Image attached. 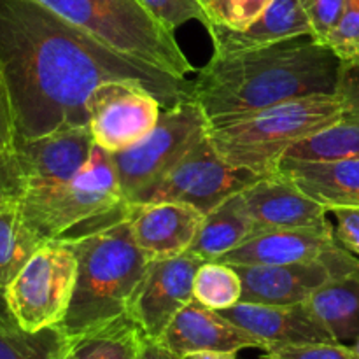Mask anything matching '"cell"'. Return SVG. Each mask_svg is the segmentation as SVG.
Returning a JSON list of instances; mask_svg holds the SVG:
<instances>
[{
	"label": "cell",
	"mask_w": 359,
	"mask_h": 359,
	"mask_svg": "<svg viewBox=\"0 0 359 359\" xmlns=\"http://www.w3.org/2000/svg\"><path fill=\"white\" fill-rule=\"evenodd\" d=\"M262 175L231 167L214 149L209 135L160 182L140 193L132 205L151 202H179L205 216L219 203L242 191Z\"/></svg>",
	"instance_id": "9c48e42d"
},
{
	"label": "cell",
	"mask_w": 359,
	"mask_h": 359,
	"mask_svg": "<svg viewBox=\"0 0 359 359\" xmlns=\"http://www.w3.org/2000/svg\"><path fill=\"white\" fill-rule=\"evenodd\" d=\"M326 46L342 62L359 58V0H346V9Z\"/></svg>",
	"instance_id": "4dcf8cb0"
},
{
	"label": "cell",
	"mask_w": 359,
	"mask_h": 359,
	"mask_svg": "<svg viewBox=\"0 0 359 359\" xmlns=\"http://www.w3.org/2000/svg\"><path fill=\"white\" fill-rule=\"evenodd\" d=\"M181 359H237V353H214V351H209V353L189 354V356Z\"/></svg>",
	"instance_id": "74e56055"
},
{
	"label": "cell",
	"mask_w": 359,
	"mask_h": 359,
	"mask_svg": "<svg viewBox=\"0 0 359 359\" xmlns=\"http://www.w3.org/2000/svg\"><path fill=\"white\" fill-rule=\"evenodd\" d=\"M342 67V60L312 35L230 55L214 53L196 72L191 98L210 128L293 98L339 93Z\"/></svg>",
	"instance_id": "7a4b0ae2"
},
{
	"label": "cell",
	"mask_w": 359,
	"mask_h": 359,
	"mask_svg": "<svg viewBox=\"0 0 359 359\" xmlns=\"http://www.w3.org/2000/svg\"><path fill=\"white\" fill-rule=\"evenodd\" d=\"M207 30L212 37L214 53L230 55L311 35V25L300 0H272L244 30H230L217 23H210Z\"/></svg>",
	"instance_id": "d6986e66"
},
{
	"label": "cell",
	"mask_w": 359,
	"mask_h": 359,
	"mask_svg": "<svg viewBox=\"0 0 359 359\" xmlns=\"http://www.w3.org/2000/svg\"><path fill=\"white\" fill-rule=\"evenodd\" d=\"M207 135L209 121L191 97L163 109L146 137L128 149L111 154L125 202L132 203L160 182Z\"/></svg>",
	"instance_id": "52a82bcc"
},
{
	"label": "cell",
	"mask_w": 359,
	"mask_h": 359,
	"mask_svg": "<svg viewBox=\"0 0 359 359\" xmlns=\"http://www.w3.org/2000/svg\"><path fill=\"white\" fill-rule=\"evenodd\" d=\"M160 342L179 359L195 353H238L244 349L266 351V344L228 321L221 312L193 300L175 314Z\"/></svg>",
	"instance_id": "4fadbf2b"
},
{
	"label": "cell",
	"mask_w": 359,
	"mask_h": 359,
	"mask_svg": "<svg viewBox=\"0 0 359 359\" xmlns=\"http://www.w3.org/2000/svg\"><path fill=\"white\" fill-rule=\"evenodd\" d=\"M270 4L272 0H212L207 11L212 23L230 30H244Z\"/></svg>",
	"instance_id": "f1b7e54d"
},
{
	"label": "cell",
	"mask_w": 359,
	"mask_h": 359,
	"mask_svg": "<svg viewBox=\"0 0 359 359\" xmlns=\"http://www.w3.org/2000/svg\"><path fill=\"white\" fill-rule=\"evenodd\" d=\"M16 326L20 325L16 323L9 305H7L4 290H0V328H16Z\"/></svg>",
	"instance_id": "8d00e7d4"
},
{
	"label": "cell",
	"mask_w": 359,
	"mask_h": 359,
	"mask_svg": "<svg viewBox=\"0 0 359 359\" xmlns=\"http://www.w3.org/2000/svg\"><path fill=\"white\" fill-rule=\"evenodd\" d=\"M202 263L203 259L189 251L149 263L128 312L146 337L160 340L175 314L195 300L193 283Z\"/></svg>",
	"instance_id": "7c38bea8"
},
{
	"label": "cell",
	"mask_w": 359,
	"mask_h": 359,
	"mask_svg": "<svg viewBox=\"0 0 359 359\" xmlns=\"http://www.w3.org/2000/svg\"><path fill=\"white\" fill-rule=\"evenodd\" d=\"M86 109L95 144L114 154L146 137L160 119L163 105L139 84L109 81L95 88Z\"/></svg>",
	"instance_id": "8fae6325"
},
{
	"label": "cell",
	"mask_w": 359,
	"mask_h": 359,
	"mask_svg": "<svg viewBox=\"0 0 359 359\" xmlns=\"http://www.w3.org/2000/svg\"><path fill=\"white\" fill-rule=\"evenodd\" d=\"M300 2L311 25L312 39L326 46V41L342 18L346 0H300Z\"/></svg>",
	"instance_id": "d6a6232c"
},
{
	"label": "cell",
	"mask_w": 359,
	"mask_h": 359,
	"mask_svg": "<svg viewBox=\"0 0 359 359\" xmlns=\"http://www.w3.org/2000/svg\"><path fill=\"white\" fill-rule=\"evenodd\" d=\"M259 359H359L351 346L340 342H307L263 351Z\"/></svg>",
	"instance_id": "f546056e"
},
{
	"label": "cell",
	"mask_w": 359,
	"mask_h": 359,
	"mask_svg": "<svg viewBox=\"0 0 359 359\" xmlns=\"http://www.w3.org/2000/svg\"><path fill=\"white\" fill-rule=\"evenodd\" d=\"M241 195L259 233L328 223V210L277 170L256 179Z\"/></svg>",
	"instance_id": "2e32d148"
},
{
	"label": "cell",
	"mask_w": 359,
	"mask_h": 359,
	"mask_svg": "<svg viewBox=\"0 0 359 359\" xmlns=\"http://www.w3.org/2000/svg\"><path fill=\"white\" fill-rule=\"evenodd\" d=\"M277 172L328 212L359 207V156L332 161L283 160Z\"/></svg>",
	"instance_id": "ffe728a7"
},
{
	"label": "cell",
	"mask_w": 359,
	"mask_h": 359,
	"mask_svg": "<svg viewBox=\"0 0 359 359\" xmlns=\"http://www.w3.org/2000/svg\"><path fill=\"white\" fill-rule=\"evenodd\" d=\"M0 70L18 140L90 126L86 102L109 81L149 90L163 109L191 97V83L111 48L35 0H0Z\"/></svg>",
	"instance_id": "6da1fadb"
},
{
	"label": "cell",
	"mask_w": 359,
	"mask_h": 359,
	"mask_svg": "<svg viewBox=\"0 0 359 359\" xmlns=\"http://www.w3.org/2000/svg\"><path fill=\"white\" fill-rule=\"evenodd\" d=\"M340 91L349 100L346 114L328 128L291 147L284 160L332 161L359 156V69L344 62Z\"/></svg>",
	"instance_id": "44dd1931"
},
{
	"label": "cell",
	"mask_w": 359,
	"mask_h": 359,
	"mask_svg": "<svg viewBox=\"0 0 359 359\" xmlns=\"http://www.w3.org/2000/svg\"><path fill=\"white\" fill-rule=\"evenodd\" d=\"M195 300L212 311H226L241 302L242 280L235 266L221 262H203L193 283Z\"/></svg>",
	"instance_id": "4316f807"
},
{
	"label": "cell",
	"mask_w": 359,
	"mask_h": 359,
	"mask_svg": "<svg viewBox=\"0 0 359 359\" xmlns=\"http://www.w3.org/2000/svg\"><path fill=\"white\" fill-rule=\"evenodd\" d=\"M349 63H354V65H356V67H358V69H359V58H356V60H353V62H349Z\"/></svg>",
	"instance_id": "ab89813d"
},
{
	"label": "cell",
	"mask_w": 359,
	"mask_h": 359,
	"mask_svg": "<svg viewBox=\"0 0 359 359\" xmlns=\"http://www.w3.org/2000/svg\"><path fill=\"white\" fill-rule=\"evenodd\" d=\"M139 359H179L174 353L167 349L160 340H153L149 337H146L142 344V349H140Z\"/></svg>",
	"instance_id": "d590c367"
},
{
	"label": "cell",
	"mask_w": 359,
	"mask_h": 359,
	"mask_svg": "<svg viewBox=\"0 0 359 359\" xmlns=\"http://www.w3.org/2000/svg\"><path fill=\"white\" fill-rule=\"evenodd\" d=\"M77 259V283L62 326L67 337L128 314L151 259L140 251L128 216L83 237L63 238Z\"/></svg>",
	"instance_id": "3957f363"
},
{
	"label": "cell",
	"mask_w": 359,
	"mask_h": 359,
	"mask_svg": "<svg viewBox=\"0 0 359 359\" xmlns=\"http://www.w3.org/2000/svg\"><path fill=\"white\" fill-rule=\"evenodd\" d=\"M335 216V233L344 245L359 258V207L332 210Z\"/></svg>",
	"instance_id": "836d02e7"
},
{
	"label": "cell",
	"mask_w": 359,
	"mask_h": 359,
	"mask_svg": "<svg viewBox=\"0 0 359 359\" xmlns=\"http://www.w3.org/2000/svg\"><path fill=\"white\" fill-rule=\"evenodd\" d=\"M67 335L62 326H49L39 332L0 328V359H65Z\"/></svg>",
	"instance_id": "484cf974"
},
{
	"label": "cell",
	"mask_w": 359,
	"mask_h": 359,
	"mask_svg": "<svg viewBox=\"0 0 359 359\" xmlns=\"http://www.w3.org/2000/svg\"><path fill=\"white\" fill-rule=\"evenodd\" d=\"M14 146L27 170V191H37L72 181L90 160L95 140L90 126H77L34 140H18Z\"/></svg>",
	"instance_id": "5bb4252c"
},
{
	"label": "cell",
	"mask_w": 359,
	"mask_h": 359,
	"mask_svg": "<svg viewBox=\"0 0 359 359\" xmlns=\"http://www.w3.org/2000/svg\"><path fill=\"white\" fill-rule=\"evenodd\" d=\"M258 233V226L238 191L203 216L202 226L189 252L203 262H217L221 256L251 241Z\"/></svg>",
	"instance_id": "7402d4cb"
},
{
	"label": "cell",
	"mask_w": 359,
	"mask_h": 359,
	"mask_svg": "<svg viewBox=\"0 0 359 359\" xmlns=\"http://www.w3.org/2000/svg\"><path fill=\"white\" fill-rule=\"evenodd\" d=\"M235 270L242 280L241 302L245 304H304L318 287L335 279L323 263L238 265Z\"/></svg>",
	"instance_id": "ac0fdd59"
},
{
	"label": "cell",
	"mask_w": 359,
	"mask_h": 359,
	"mask_svg": "<svg viewBox=\"0 0 359 359\" xmlns=\"http://www.w3.org/2000/svg\"><path fill=\"white\" fill-rule=\"evenodd\" d=\"M349 100L339 90L280 102L255 114L210 126L214 149L231 167L269 175L279 168L287 151L339 121Z\"/></svg>",
	"instance_id": "277c9868"
},
{
	"label": "cell",
	"mask_w": 359,
	"mask_h": 359,
	"mask_svg": "<svg viewBox=\"0 0 359 359\" xmlns=\"http://www.w3.org/2000/svg\"><path fill=\"white\" fill-rule=\"evenodd\" d=\"M46 9L100 39L111 48L188 81L196 74L174 32L151 16L137 0H35Z\"/></svg>",
	"instance_id": "8992f818"
},
{
	"label": "cell",
	"mask_w": 359,
	"mask_h": 359,
	"mask_svg": "<svg viewBox=\"0 0 359 359\" xmlns=\"http://www.w3.org/2000/svg\"><path fill=\"white\" fill-rule=\"evenodd\" d=\"M305 304L335 342L354 344L359 339V277L328 280Z\"/></svg>",
	"instance_id": "cb8c5ba5"
},
{
	"label": "cell",
	"mask_w": 359,
	"mask_h": 359,
	"mask_svg": "<svg viewBox=\"0 0 359 359\" xmlns=\"http://www.w3.org/2000/svg\"><path fill=\"white\" fill-rule=\"evenodd\" d=\"M44 242L27 221L20 202L0 205V290L13 283Z\"/></svg>",
	"instance_id": "d4e9b609"
},
{
	"label": "cell",
	"mask_w": 359,
	"mask_h": 359,
	"mask_svg": "<svg viewBox=\"0 0 359 359\" xmlns=\"http://www.w3.org/2000/svg\"><path fill=\"white\" fill-rule=\"evenodd\" d=\"M163 27L174 32L188 21H200L205 28L212 23L202 0H137Z\"/></svg>",
	"instance_id": "83f0119b"
},
{
	"label": "cell",
	"mask_w": 359,
	"mask_h": 359,
	"mask_svg": "<svg viewBox=\"0 0 359 359\" xmlns=\"http://www.w3.org/2000/svg\"><path fill=\"white\" fill-rule=\"evenodd\" d=\"M221 316L252 333L266 344V351L277 346L307 342H335L325 326L314 318L307 304L263 305L238 302Z\"/></svg>",
	"instance_id": "e0dca14e"
},
{
	"label": "cell",
	"mask_w": 359,
	"mask_h": 359,
	"mask_svg": "<svg viewBox=\"0 0 359 359\" xmlns=\"http://www.w3.org/2000/svg\"><path fill=\"white\" fill-rule=\"evenodd\" d=\"M202 2H203V4H205V7H207V6H209V4H210V2H212V0H202Z\"/></svg>",
	"instance_id": "60d3db41"
},
{
	"label": "cell",
	"mask_w": 359,
	"mask_h": 359,
	"mask_svg": "<svg viewBox=\"0 0 359 359\" xmlns=\"http://www.w3.org/2000/svg\"><path fill=\"white\" fill-rule=\"evenodd\" d=\"M27 170L16 146L0 149V205L20 202L27 193Z\"/></svg>",
	"instance_id": "1f68e13d"
},
{
	"label": "cell",
	"mask_w": 359,
	"mask_h": 359,
	"mask_svg": "<svg viewBox=\"0 0 359 359\" xmlns=\"http://www.w3.org/2000/svg\"><path fill=\"white\" fill-rule=\"evenodd\" d=\"M202 221L203 214L188 203H130L133 238L151 262L188 252L198 235Z\"/></svg>",
	"instance_id": "9a60e30c"
},
{
	"label": "cell",
	"mask_w": 359,
	"mask_h": 359,
	"mask_svg": "<svg viewBox=\"0 0 359 359\" xmlns=\"http://www.w3.org/2000/svg\"><path fill=\"white\" fill-rule=\"evenodd\" d=\"M217 262L231 266L323 263L335 279L359 277V258L340 242L330 221L319 226L262 231Z\"/></svg>",
	"instance_id": "30bf717a"
},
{
	"label": "cell",
	"mask_w": 359,
	"mask_h": 359,
	"mask_svg": "<svg viewBox=\"0 0 359 359\" xmlns=\"http://www.w3.org/2000/svg\"><path fill=\"white\" fill-rule=\"evenodd\" d=\"M351 347H353V349H354V353H356L358 354V356H359V339L356 340V342H354L353 344V346H351Z\"/></svg>",
	"instance_id": "f35d334b"
},
{
	"label": "cell",
	"mask_w": 359,
	"mask_h": 359,
	"mask_svg": "<svg viewBox=\"0 0 359 359\" xmlns=\"http://www.w3.org/2000/svg\"><path fill=\"white\" fill-rule=\"evenodd\" d=\"M77 283V259L63 238L46 241L4 290L20 328L62 325Z\"/></svg>",
	"instance_id": "ba28073f"
},
{
	"label": "cell",
	"mask_w": 359,
	"mask_h": 359,
	"mask_svg": "<svg viewBox=\"0 0 359 359\" xmlns=\"http://www.w3.org/2000/svg\"><path fill=\"white\" fill-rule=\"evenodd\" d=\"M20 205L30 226L44 241L83 237L130 212L111 153L97 144L88 163L72 181L27 191Z\"/></svg>",
	"instance_id": "5b68a950"
},
{
	"label": "cell",
	"mask_w": 359,
	"mask_h": 359,
	"mask_svg": "<svg viewBox=\"0 0 359 359\" xmlns=\"http://www.w3.org/2000/svg\"><path fill=\"white\" fill-rule=\"evenodd\" d=\"M14 144H16V126H14L13 105H11L6 79L0 70V149Z\"/></svg>",
	"instance_id": "e575fe53"
},
{
	"label": "cell",
	"mask_w": 359,
	"mask_h": 359,
	"mask_svg": "<svg viewBox=\"0 0 359 359\" xmlns=\"http://www.w3.org/2000/svg\"><path fill=\"white\" fill-rule=\"evenodd\" d=\"M146 333L130 314L67 337L65 359H139Z\"/></svg>",
	"instance_id": "603a6c76"
}]
</instances>
